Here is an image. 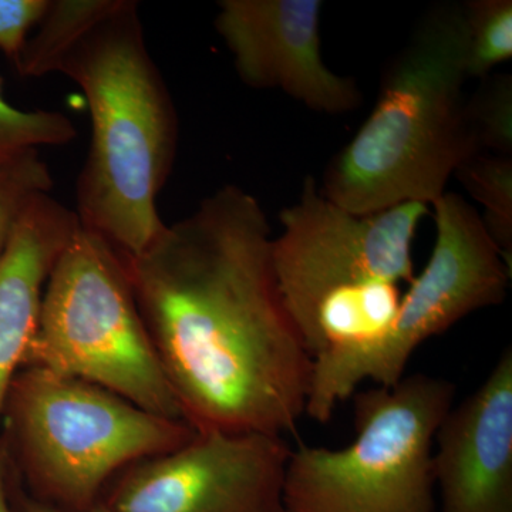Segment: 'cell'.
Here are the masks:
<instances>
[{
  "label": "cell",
  "instance_id": "1",
  "mask_svg": "<svg viewBox=\"0 0 512 512\" xmlns=\"http://www.w3.org/2000/svg\"><path fill=\"white\" fill-rule=\"evenodd\" d=\"M272 241L254 195L225 185L141 254L121 255L195 431L284 437L306 414L313 360L279 293Z\"/></svg>",
  "mask_w": 512,
  "mask_h": 512
},
{
  "label": "cell",
  "instance_id": "2",
  "mask_svg": "<svg viewBox=\"0 0 512 512\" xmlns=\"http://www.w3.org/2000/svg\"><path fill=\"white\" fill-rule=\"evenodd\" d=\"M52 73L79 84L92 116V144L77 181L80 227L123 256L141 254L167 225L157 198L177 156L178 117L148 52L138 3L110 0Z\"/></svg>",
  "mask_w": 512,
  "mask_h": 512
},
{
  "label": "cell",
  "instance_id": "3",
  "mask_svg": "<svg viewBox=\"0 0 512 512\" xmlns=\"http://www.w3.org/2000/svg\"><path fill=\"white\" fill-rule=\"evenodd\" d=\"M463 5L427 10L384 72L379 99L330 161L320 194L357 215L433 204L451 174L481 154L466 119Z\"/></svg>",
  "mask_w": 512,
  "mask_h": 512
},
{
  "label": "cell",
  "instance_id": "4",
  "mask_svg": "<svg viewBox=\"0 0 512 512\" xmlns=\"http://www.w3.org/2000/svg\"><path fill=\"white\" fill-rule=\"evenodd\" d=\"M426 204L403 202L357 215L303 183L281 212L272 241L276 284L313 362L360 348L386 333L399 312L400 284H412V245Z\"/></svg>",
  "mask_w": 512,
  "mask_h": 512
},
{
  "label": "cell",
  "instance_id": "5",
  "mask_svg": "<svg viewBox=\"0 0 512 512\" xmlns=\"http://www.w3.org/2000/svg\"><path fill=\"white\" fill-rule=\"evenodd\" d=\"M2 420L0 441L29 497L72 512L93 510L126 468L170 453L195 434L185 420L40 367L16 375Z\"/></svg>",
  "mask_w": 512,
  "mask_h": 512
},
{
  "label": "cell",
  "instance_id": "6",
  "mask_svg": "<svg viewBox=\"0 0 512 512\" xmlns=\"http://www.w3.org/2000/svg\"><path fill=\"white\" fill-rule=\"evenodd\" d=\"M23 367L84 380L147 412L184 420L123 256L82 227L47 279Z\"/></svg>",
  "mask_w": 512,
  "mask_h": 512
},
{
  "label": "cell",
  "instance_id": "7",
  "mask_svg": "<svg viewBox=\"0 0 512 512\" xmlns=\"http://www.w3.org/2000/svg\"><path fill=\"white\" fill-rule=\"evenodd\" d=\"M454 397L453 383L424 373L353 394L349 446L291 450L284 512H439L431 456Z\"/></svg>",
  "mask_w": 512,
  "mask_h": 512
},
{
  "label": "cell",
  "instance_id": "8",
  "mask_svg": "<svg viewBox=\"0 0 512 512\" xmlns=\"http://www.w3.org/2000/svg\"><path fill=\"white\" fill-rule=\"evenodd\" d=\"M433 207V252L402 296L390 328L365 346L313 362L306 404L311 419L329 421L366 380L380 387L399 383L421 343L470 313L504 302L511 269L480 214L454 192H444Z\"/></svg>",
  "mask_w": 512,
  "mask_h": 512
},
{
  "label": "cell",
  "instance_id": "9",
  "mask_svg": "<svg viewBox=\"0 0 512 512\" xmlns=\"http://www.w3.org/2000/svg\"><path fill=\"white\" fill-rule=\"evenodd\" d=\"M285 437L195 431L170 453L147 458L111 481V512H284Z\"/></svg>",
  "mask_w": 512,
  "mask_h": 512
},
{
  "label": "cell",
  "instance_id": "10",
  "mask_svg": "<svg viewBox=\"0 0 512 512\" xmlns=\"http://www.w3.org/2000/svg\"><path fill=\"white\" fill-rule=\"evenodd\" d=\"M319 0H222L215 19L239 79L281 90L311 110L343 114L362 104L355 80L333 73L320 52Z\"/></svg>",
  "mask_w": 512,
  "mask_h": 512
},
{
  "label": "cell",
  "instance_id": "11",
  "mask_svg": "<svg viewBox=\"0 0 512 512\" xmlns=\"http://www.w3.org/2000/svg\"><path fill=\"white\" fill-rule=\"evenodd\" d=\"M440 512H512V349L434 437Z\"/></svg>",
  "mask_w": 512,
  "mask_h": 512
},
{
  "label": "cell",
  "instance_id": "12",
  "mask_svg": "<svg viewBox=\"0 0 512 512\" xmlns=\"http://www.w3.org/2000/svg\"><path fill=\"white\" fill-rule=\"evenodd\" d=\"M79 228L76 211L42 195L20 218L0 258V420L35 335L47 279Z\"/></svg>",
  "mask_w": 512,
  "mask_h": 512
},
{
  "label": "cell",
  "instance_id": "13",
  "mask_svg": "<svg viewBox=\"0 0 512 512\" xmlns=\"http://www.w3.org/2000/svg\"><path fill=\"white\" fill-rule=\"evenodd\" d=\"M110 0H50L39 29L23 47L16 67L25 77L52 74L53 64L73 40L106 12Z\"/></svg>",
  "mask_w": 512,
  "mask_h": 512
},
{
  "label": "cell",
  "instance_id": "14",
  "mask_svg": "<svg viewBox=\"0 0 512 512\" xmlns=\"http://www.w3.org/2000/svg\"><path fill=\"white\" fill-rule=\"evenodd\" d=\"M456 177L471 197L483 204L481 217L511 269L512 255V160L504 156L468 158L456 170Z\"/></svg>",
  "mask_w": 512,
  "mask_h": 512
},
{
  "label": "cell",
  "instance_id": "15",
  "mask_svg": "<svg viewBox=\"0 0 512 512\" xmlns=\"http://www.w3.org/2000/svg\"><path fill=\"white\" fill-rule=\"evenodd\" d=\"M467 33V76H490L512 56L511 0H473L463 5Z\"/></svg>",
  "mask_w": 512,
  "mask_h": 512
},
{
  "label": "cell",
  "instance_id": "16",
  "mask_svg": "<svg viewBox=\"0 0 512 512\" xmlns=\"http://www.w3.org/2000/svg\"><path fill=\"white\" fill-rule=\"evenodd\" d=\"M77 136L73 120L59 111L22 110L6 101L0 79V164L40 147H59Z\"/></svg>",
  "mask_w": 512,
  "mask_h": 512
},
{
  "label": "cell",
  "instance_id": "17",
  "mask_svg": "<svg viewBox=\"0 0 512 512\" xmlns=\"http://www.w3.org/2000/svg\"><path fill=\"white\" fill-rule=\"evenodd\" d=\"M52 188L53 175L39 151L0 164V258L20 218L37 198L50 194Z\"/></svg>",
  "mask_w": 512,
  "mask_h": 512
},
{
  "label": "cell",
  "instance_id": "18",
  "mask_svg": "<svg viewBox=\"0 0 512 512\" xmlns=\"http://www.w3.org/2000/svg\"><path fill=\"white\" fill-rule=\"evenodd\" d=\"M466 119L478 147L497 156L512 154V76L490 74L466 101Z\"/></svg>",
  "mask_w": 512,
  "mask_h": 512
},
{
  "label": "cell",
  "instance_id": "19",
  "mask_svg": "<svg viewBox=\"0 0 512 512\" xmlns=\"http://www.w3.org/2000/svg\"><path fill=\"white\" fill-rule=\"evenodd\" d=\"M50 0H0V50L18 63L32 28L42 20Z\"/></svg>",
  "mask_w": 512,
  "mask_h": 512
},
{
  "label": "cell",
  "instance_id": "20",
  "mask_svg": "<svg viewBox=\"0 0 512 512\" xmlns=\"http://www.w3.org/2000/svg\"><path fill=\"white\" fill-rule=\"evenodd\" d=\"M12 470L9 466L8 454L0 441V512H13L12 504Z\"/></svg>",
  "mask_w": 512,
  "mask_h": 512
},
{
  "label": "cell",
  "instance_id": "21",
  "mask_svg": "<svg viewBox=\"0 0 512 512\" xmlns=\"http://www.w3.org/2000/svg\"><path fill=\"white\" fill-rule=\"evenodd\" d=\"M13 512H72V511H64L59 510V508L50 507V505H46L40 503V501L33 500L29 495H18L16 498V504L13 503ZM84 512H111L107 510V508L101 507V505H97L93 510L84 511Z\"/></svg>",
  "mask_w": 512,
  "mask_h": 512
}]
</instances>
